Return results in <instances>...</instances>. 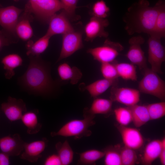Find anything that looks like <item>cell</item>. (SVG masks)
<instances>
[{
	"instance_id": "6da1fadb",
	"label": "cell",
	"mask_w": 165,
	"mask_h": 165,
	"mask_svg": "<svg viewBox=\"0 0 165 165\" xmlns=\"http://www.w3.org/2000/svg\"><path fill=\"white\" fill-rule=\"evenodd\" d=\"M21 86L30 94L43 96L53 92L56 86L50 74L49 66L38 58L31 56L24 74L18 79Z\"/></svg>"
},
{
	"instance_id": "7a4b0ae2",
	"label": "cell",
	"mask_w": 165,
	"mask_h": 165,
	"mask_svg": "<svg viewBox=\"0 0 165 165\" xmlns=\"http://www.w3.org/2000/svg\"><path fill=\"white\" fill-rule=\"evenodd\" d=\"M163 1L159 0L154 6L151 7L147 0H139L130 6L125 20V28L128 33L130 35L135 33L150 35L153 29L158 12Z\"/></svg>"
},
{
	"instance_id": "3957f363",
	"label": "cell",
	"mask_w": 165,
	"mask_h": 165,
	"mask_svg": "<svg viewBox=\"0 0 165 165\" xmlns=\"http://www.w3.org/2000/svg\"><path fill=\"white\" fill-rule=\"evenodd\" d=\"M83 119H72L67 122L58 131L51 132V136L73 137L75 139L90 136L92 132L89 128L95 123L94 120L95 115L88 111V108H85L83 110Z\"/></svg>"
},
{
	"instance_id": "277c9868",
	"label": "cell",
	"mask_w": 165,
	"mask_h": 165,
	"mask_svg": "<svg viewBox=\"0 0 165 165\" xmlns=\"http://www.w3.org/2000/svg\"><path fill=\"white\" fill-rule=\"evenodd\" d=\"M143 77L138 84L140 92L152 95L161 101L165 99V82L157 73L148 67L143 70Z\"/></svg>"
},
{
	"instance_id": "5b68a950",
	"label": "cell",
	"mask_w": 165,
	"mask_h": 165,
	"mask_svg": "<svg viewBox=\"0 0 165 165\" xmlns=\"http://www.w3.org/2000/svg\"><path fill=\"white\" fill-rule=\"evenodd\" d=\"M123 49L119 43L106 39L101 46L88 49L87 52L101 63L112 62Z\"/></svg>"
},
{
	"instance_id": "8992f818",
	"label": "cell",
	"mask_w": 165,
	"mask_h": 165,
	"mask_svg": "<svg viewBox=\"0 0 165 165\" xmlns=\"http://www.w3.org/2000/svg\"><path fill=\"white\" fill-rule=\"evenodd\" d=\"M161 39L150 35L148 43V61L151 69L157 73H163L161 66L165 61V49L161 43Z\"/></svg>"
},
{
	"instance_id": "52a82bcc",
	"label": "cell",
	"mask_w": 165,
	"mask_h": 165,
	"mask_svg": "<svg viewBox=\"0 0 165 165\" xmlns=\"http://www.w3.org/2000/svg\"><path fill=\"white\" fill-rule=\"evenodd\" d=\"M27 6L39 17L48 21L57 12L62 9L59 0H29Z\"/></svg>"
},
{
	"instance_id": "ba28073f",
	"label": "cell",
	"mask_w": 165,
	"mask_h": 165,
	"mask_svg": "<svg viewBox=\"0 0 165 165\" xmlns=\"http://www.w3.org/2000/svg\"><path fill=\"white\" fill-rule=\"evenodd\" d=\"M145 41L144 38L140 35L131 38L129 40V48L126 55L131 63L142 70L147 67L146 59L141 46Z\"/></svg>"
},
{
	"instance_id": "9c48e42d",
	"label": "cell",
	"mask_w": 165,
	"mask_h": 165,
	"mask_svg": "<svg viewBox=\"0 0 165 165\" xmlns=\"http://www.w3.org/2000/svg\"><path fill=\"white\" fill-rule=\"evenodd\" d=\"M138 90L128 87L112 86L111 91L110 99L127 107L138 104L140 100V94Z\"/></svg>"
},
{
	"instance_id": "30bf717a",
	"label": "cell",
	"mask_w": 165,
	"mask_h": 165,
	"mask_svg": "<svg viewBox=\"0 0 165 165\" xmlns=\"http://www.w3.org/2000/svg\"><path fill=\"white\" fill-rule=\"evenodd\" d=\"M82 47L80 33L74 31L63 35L61 49L57 61L70 56Z\"/></svg>"
},
{
	"instance_id": "8fae6325",
	"label": "cell",
	"mask_w": 165,
	"mask_h": 165,
	"mask_svg": "<svg viewBox=\"0 0 165 165\" xmlns=\"http://www.w3.org/2000/svg\"><path fill=\"white\" fill-rule=\"evenodd\" d=\"M1 109L11 122L20 119L23 114L27 111L26 104L23 100L10 96L8 97L6 102L2 104Z\"/></svg>"
},
{
	"instance_id": "7c38bea8",
	"label": "cell",
	"mask_w": 165,
	"mask_h": 165,
	"mask_svg": "<svg viewBox=\"0 0 165 165\" xmlns=\"http://www.w3.org/2000/svg\"><path fill=\"white\" fill-rule=\"evenodd\" d=\"M117 128L120 133L124 146L135 150L140 148L144 140L140 132L137 129L118 125Z\"/></svg>"
},
{
	"instance_id": "4fadbf2b",
	"label": "cell",
	"mask_w": 165,
	"mask_h": 165,
	"mask_svg": "<svg viewBox=\"0 0 165 165\" xmlns=\"http://www.w3.org/2000/svg\"><path fill=\"white\" fill-rule=\"evenodd\" d=\"M109 24V21L107 19L93 16L84 28L86 35V40L92 41L97 37H107L108 34L105 31V28Z\"/></svg>"
},
{
	"instance_id": "5bb4252c",
	"label": "cell",
	"mask_w": 165,
	"mask_h": 165,
	"mask_svg": "<svg viewBox=\"0 0 165 165\" xmlns=\"http://www.w3.org/2000/svg\"><path fill=\"white\" fill-rule=\"evenodd\" d=\"M68 17L63 11L54 15L49 21V26L46 35L51 37L55 35H64L74 31Z\"/></svg>"
},
{
	"instance_id": "9a60e30c",
	"label": "cell",
	"mask_w": 165,
	"mask_h": 165,
	"mask_svg": "<svg viewBox=\"0 0 165 165\" xmlns=\"http://www.w3.org/2000/svg\"><path fill=\"white\" fill-rule=\"evenodd\" d=\"M25 142L19 134H15L12 136L0 138V148L2 152L9 156H17L23 151Z\"/></svg>"
},
{
	"instance_id": "2e32d148",
	"label": "cell",
	"mask_w": 165,
	"mask_h": 165,
	"mask_svg": "<svg viewBox=\"0 0 165 165\" xmlns=\"http://www.w3.org/2000/svg\"><path fill=\"white\" fill-rule=\"evenodd\" d=\"M48 142L47 139L44 138L41 140L29 143L25 142L24 151L20 158L31 163L36 162L41 157V154L45 150Z\"/></svg>"
},
{
	"instance_id": "e0dca14e",
	"label": "cell",
	"mask_w": 165,
	"mask_h": 165,
	"mask_svg": "<svg viewBox=\"0 0 165 165\" xmlns=\"http://www.w3.org/2000/svg\"><path fill=\"white\" fill-rule=\"evenodd\" d=\"M21 11V9L13 6L0 8V25L6 30L14 32Z\"/></svg>"
},
{
	"instance_id": "ac0fdd59",
	"label": "cell",
	"mask_w": 165,
	"mask_h": 165,
	"mask_svg": "<svg viewBox=\"0 0 165 165\" xmlns=\"http://www.w3.org/2000/svg\"><path fill=\"white\" fill-rule=\"evenodd\" d=\"M165 145V138L161 140L155 139L148 142L145 146L141 158L142 164L145 165H151L157 158L163 146Z\"/></svg>"
},
{
	"instance_id": "d6986e66",
	"label": "cell",
	"mask_w": 165,
	"mask_h": 165,
	"mask_svg": "<svg viewBox=\"0 0 165 165\" xmlns=\"http://www.w3.org/2000/svg\"><path fill=\"white\" fill-rule=\"evenodd\" d=\"M57 70L58 75L62 80H70L73 84L77 83L82 75L80 71L77 68L72 67L66 63L59 65Z\"/></svg>"
},
{
	"instance_id": "ffe728a7",
	"label": "cell",
	"mask_w": 165,
	"mask_h": 165,
	"mask_svg": "<svg viewBox=\"0 0 165 165\" xmlns=\"http://www.w3.org/2000/svg\"><path fill=\"white\" fill-rule=\"evenodd\" d=\"M1 63L5 71L4 75L6 78L10 79L15 74L14 69L22 65L23 60L19 55L13 53L4 57Z\"/></svg>"
},
{
	"instance_id": "44dd1931",
	"label": "cell",
	"mask_w": 165,
	"mask_h": 165,
	"mask_svg": "<svg viewBox=\"0 0 165 165\" xmlns=\"http://www.w3.org/2000/svg\"><path fill=\"white\" fill-rule=\"evenodd\" d=\"M117 79L109 80L103 79L97 80L85 87L91 97L94 98L101 95L110 87L115 86Z\"/></svg>"
},
{
	"instance_id": "7402d4cb",
	"label": "cell",
	"mask_w": 165,
	"mask_h": 165,
	"mask_svg": "<svg viewBox=\"0 0 165 165\" xmlns=\"http://www.w3.org/2000/svg\"><path fill=\"white\" fill-rule=\"evenodd\" d=\"M38 111L35 110L24 113L21 119L23 123L27 127V133L35 134L38 133L42 127V124L38 122L37 114Z\"/></svg>"
},
{
	"instance_id": "603a6c76",
	"label": "cell",
	"mask_w": 165,
	"mask_h": 165,
	"mask_svg": "<svg viewBox=\"0 0 165 165\" xmlns=\"http://www.w3.org/2000/svg\"><path fill=\"white\" fill-rule=\"evenodd\" d=\"M132 116V122L135 126L140 127L150 120L149 113L146 105L137 104L128 107Z\"/></svg>"
},
{
	"instance_id": "cb8c5ba5",
	"label": "cell",
	"mask_w": 165,
	"mask_h": 165,
	"mask_svg": "<svg viewBox=\"0 0 165 165\" xmlns=\"http://www.w3.org/2000/svg\"><path fill=\"white\" fill-rule=\"evenodd\" d=\"M113 102L110 99L95 98L90 108H88V111L95 115L107 114L112 110Z\"/></svg>"
},
{
	"instance_id": "d4e9b609",
	"label": "cell",
	"mask_w": 165,
	"mask_h": 165,
	"mask_svg": "<svg viewBox=\"0 0 165 165\" xmlns=\"http://www.w3.org/2000/svg\"><path fill=\"white\" fill-rule=\"evenodd\" d=\"M57 155L61 162V165H68L72 162L74 152L68 141L57 142L55 145Z\"/></svg>"
},
{
	"instance_id": "484cf974",
	"label": "cell",
	"mask_w": 165,
	"mask_h": 165,
	"mask_svg": "<svg viewBox=\"0 0 165 165\" xmlns=\"http://www.w3.org/2000/svg\"><path fill=\"white\" fill-rule=\"evenodd\" d=\"M118 76L124 79L136 81L137 75L135 65L132 63H114Z\"/></svg>"
},
{
	"instance_id": "4316f807",
	"label": "cell",
	"mask_w": 165,
	"mask_h": 165,
	"mask_svg": "<svg viewBox=\"0 0 165 165\" xmlns=\"http://www.w3.org/2000/svg\"><path fill=\"white\" fill-rule=\"evenodd\" d=\"M149 35L161 38L165 36V3L163 2L160 9L153 29Z\"/></svg>"
},
{
	"instance_id": "83f0119b",
	"label": "cell",
	"mask_w": 165,
	"mask_h": 165,
	"mask_svg": "<svg viewBox=\"0 0 165 165\" xmlns=\"http://www.w3.org/2000/svg\"><path fill=\"white\" fill-rule=\"evenodd\" d=\"M78 163L84 165L94 164L96 162L104 156V151L95 149L87 150L79 153Z\"/></svg>"
},
{
	"instance_id": "f1b7e54d",
	"label": "cell",
	"mask_w": 165,
	"mask_h": 165,
	"mask_svg": "<svg viewBox=\"0 0 165 165\" xmlns=\"http://www.w3.org/2000/svg\"><path fill=\"white\" fill-rule=\"evenodd\" d=\"M104 152L105 165H122L119 147L109 146Z\"/></svg>"
},
{
	"instance_id": "f546056e",
	"label": "cell",
	"mask_w": 165,
	"mask_h": 165,
	"mask_svg": "<svg viewBox=\"0 0 165 165\" xmlns=\"http://www.w3.org/2000/svg\"><path fill=\"white\" fill-rule=\"evenodd\" d=\"M50 37L45 35L35 42L28 47L27 54L28 56H38L47 48Z\"/></svg>"
},
{
	"instance_id": "4dcf8cb0",
	"label": "cell",
	"mask_w": 165,
	"mask_h": 165,
	"mask_svg": "<svg viewBox=\"0 0 165 165\" xmlns=\"http://www.w3.org/2000/svg\"><path fill=\"white\" fill-rule=\"evenodd\" d=\"M15 31L20 38L25 41L29 39L33 34L29 21L26 19L18 22L15 28Z\"/></svg>"
},
{
	"instance_id": "1f68e13d",
	"label": "cell",
	"mask_w": 165,
	"mask_h": 165,
	"mask_svg": "<svg viewBox=\"0 0 165 165\" xmlns=\"http://www.w3.org/2000/svg\"><path fill=\"white\" fill-rule=\"evenodd\" d=\"M115 118L119 125L127 126L132 122L131 111L128 107H119L114 109Z\"/></svg>"
},
{
	"instance_id": "d6a6232c",
	"label": "cell",
	"mask_w": 165,
	"mask_h": 165,
	"mask_svg": "<svg viewBox=\"0 0 165 165\" xmlns=\"http://www.w3.org/2000/svg\"><path fill=\"white\" fill-rule=\"evenodd\" d=\"M149 115L150 120L160 118L165 115V102L152 103L146 105Z\"/></svg>"
},
{
	"instance_id": "836d02e7",
	"label": "cell",
	"mask_w": 165,
	"mask_h": 165,
	"mask_svg": "<svg viewBox=\"0 0 165 165\" xmlns=\"http://www.w3.org/2000/svg\"><path fill=\"white\" fill-rule=\"evenodd\" d=\"M122 165H134L137 163L138 156L135 150L124 146L120 148Z\"/></svg>"
},
{
	"instance_id": "e575fe53",
	"label": "cell",
	"mask_w": 165,
	"mask_h": 165,
	"mask_svg": "<svg viewBox=\"0 0 165 165\" xmlns=\"http://www.w3.org/2000/svg\"><path fill=\"white\" fill-rule=\"evenodd\" d=\"M101 63V72L104 78L109 80L117 79L119 77L114 63Z\"/></svg>"
},
{
	"instance_id": "d590c367",
	"label": "cell",
	"mask_w": 165,
	"mask_h": 165,
	"mask_svg": "<svg viewBox=\"0 0 165 165\" xmlns=\"http://www.w3.org/2000/svg\"><path fill=\"white\" fill-rule=\"evenodd\" d=\"M92 11L94 16L105 19L109 13L110 9L103 0H100L97 1L93 5Z\"/></svg>"
},
{
	"instance_id": "8d00e7d4",
	"label": "cell",
	"mask_w": 165,
	"mask_h": 165,
	"mask_svg": "<svg viewBox=\"0 0 165 165\" xmlns=\"http://www.w3.org/2000/svg\"><path fill=\"white\" fill-rule=\"evenodd\" d=\"M78 0H60L63 11L68 17L72 16L75 13Z\"/></svg>"
},
{
	"instance_id": "74e56055",
	"label": "cell",
	"mask_w": 165,
	"mask_h": 165,
	"mask_svg": "<svg viewBox=\"0 0 165 165\" xmlns=\"http://www.w3.org/2000/svg\"><path fill=\"white\" fill-rule=\"evenodd\" d=\"M45 165H61V160L57 154H53L48 156L44 163Z\"/></svg>"
},
{
	"instance_id": "f35d334b",
	"label": "cell",
	"mask_w": 165,
	"mask_h": 165,
	"mask_svg": "<svg viewBox=\"0 0 165 165\" xmlns=\"http://www.w3.org/2000/svg\"><path fill=\"white\" fill-rule=\"evenodd\" d=\"M9 156L2 152L0 153V165H9L10 164Z\"/></svg>"
},
{
	"instance_id": "ab89813d",
	"label": "cell",
	"mask_w": 165,
	"mask_h": 165,
	"mask_svg": "<svg viewBox=\"0 0 165 165\" xmlns=\"http://www.w3.org/2000/svg\"><path fill=\"white\" fill-rule=\"evenodd\" d=\"M161 164L165 165V145L162 147L161 151L159 156Z\"/></svg>"
},
{
	"instance_id": "60d3db41",
	"label": "cell",
	"mask_w": 165,
	"mask_h": 165,
	"mask_svg": "<svg viewBox=\"0 0 165 165\" xmlns=\"http://www.w3.org/2000/svg\"><path fill=\"white\" fill-rule=\"evenodd\" d=\"M8 43L7 42L3 41L2 38H0V49L4 46L7 45Z\"/></svg>"
},
{
	"instance_id": "b9f144b4",
	"label": "cell",
	"mask_w": 165,
	"mask_h": 165,
	"mask_svg": "<svg viewBox=\"0 0 165 165\" xmlns=\"http://www.w3.org/2000/svg\"><path fill=\"white\" fill-rule=\"evenodd\" d=\"M14 0L15 1H18L19 0Z\"/></svg>"
}]
</instances>
